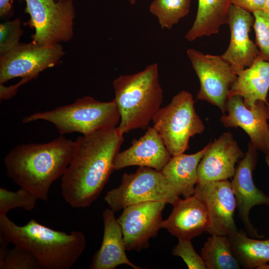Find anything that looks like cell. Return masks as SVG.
I'll return each mask as SVG.
<instances>
[{"instance_id": "6da1fadb", "label": "cell", "mask_w": 269, "mask_h": 269, "mask_svg": "<svg viewBox=\"0 0 269 269\" xmlns=\"http://www.w3.org/2000/svg\"><path fill=\"white\" fill-rule=\"evenodd\" d=\"M123 134L116 127L83 135L74 141L72 158L61 182L62 196L72 207H87L100 195L114 170Z\"/></svg>"}, {"instance_id": "7a4b0ae2", "label": "cell", "mask_w": 269, "mask_h": 269, "mask_svg": "<svg viewBox=\"0 0 269 269\" xmlns=\"http://www.w3.org/2000/svg\"><path fill=\"white\" fill-rule=\"evenodd\" d=\"M74 144L61 135L46 143L18 145L4 158L6 175L38 200L47 201L52 184L63 176L71 161Z\"/></svg>"}, {"instance_id": "3957f363", "label": "cell", "mask_w": 269, "mask_h": 269, "mask_svg": "<svg viewBox=\"0 0 269 269\" xmlns=\"http://www.w3.org/2000/svg\"><path fill=\"white\" fill-rule=\"evenodd\" d=\"M0 239L24 248L38 261L42 269H70L82 255L86 246L80 231L68 234L51 229L35 219L19 226L6 214H0Z\"/></svg>"}, {"instance_id": "277c9868", "label": "cell", "mask_w": 269, "mask_h": 269, "mask_svg": "<svg viewBox=\"0 0 269 269\" xmlns=\"http://www.w3.org/2000/svg\"><path fill=\"white\" fill-rule=\"evenodd\" d=\"M113 86L121 119L117 127L123 134L137 129H145L163 101L156 63L133 74L122 75Z\"/></svg>"}, {"instance_id": "5b68a950", "label": "cell", "mask_w": 269, "mask_h": 269, "mask_svg": "<svg viewBox=\"0 0 269 269\" xmlns=\"http://www.w3.org/2000/svg\"><path fill=\"white\" fill-rule=\"evenodd\" d=\"M120 119L114 100L101 102L92 97L85 96L71 104L34 113L23 118L22 123L45 120L52 123L61 135L74 132L86 135L116 128Z\"/></svg>"}, {"instance_id": "8992f818", "label": "cell", "mask_w": 269, "mask_h": 269, "mask_svg": "<svg viewBox=\"0 0 269 269\" xmlns=\"http://www.w3.org/2000/svg\"><path fill=\"white\" fill-rule=\"evenodd\" d=\"M152 121L172 156L184 153L189 148L190 138L201 134L205 129L194 108L192 94L185 90L160 108Z\"/></svg>"}, {"instance_id": "52a82bcc", "label": "cell", "mask_w": 269, "mask_h": 269, "mask_svg": "<svg viewBox=\"0 0 269 269\" xmlns=\"http://www.w3.org/2000/svg\"><path fill=\"white\" fill-rule=\"evenodd\" d=\"M179 196L161 171L140 166L134 173L123 175L121 184L104 197L110 209L119 211L131 205L163 201L173 205Z\"/></svg>"}, {"instance_id": "ba28073f", "label": "cell", "mask_w": 269, "mask_h": 269, "mask_svg": "<svg viewBox=\"0 0 269 269\" xmlns=\"http://www.w3.org/2000/svg\"><path fill=\"white\" fill-rule=\"evenodd\" d=\"M33 42L53 46L71 40L76 16L73 0H24Z\"/></svg>"}, {"instance_id": "9c48e42d", "label": "cell", "mask_w": 269, "mask_h": 269, "mask_svg": "<svg viewBox=\"0 0 269 269\" xmlns=\"http://www.w3.org/2000/svg\"><path fill=\"white\" fill-rule=\"evenodd\" d=\"M187 55L200 81L197 98L205 100L226 112L230 90L237 78V74L222 56L205 54L189 48Z\"/></svg>"}, {"instance_id": "30bf717a", "label": "cell", "mask_w": 269, "mask_h": 269, "mask_svg": "<svg viewBox=\"0 0 269 269\" xmlns=\"http://www.w3.org/2000/svg\"><path fill=\"white\" fill-rule=\"evenodd\" d=\"M64 54L60 44L48 46L33 41L20 43L0 57V84L16 77L31 80L41 72L56 65Z\"/></svg>"}, {"instance_id": "8fae6325", "label": "cell", "mask_w": 269, "mask_h": 269, "mask_svg": "<svg viewBox=\"0 0 269 269\" xmlns=\"http://www.w3.org/2000/svg\"><path fill=\"white\" fill-rule=\"evenodd\" d=\"M166 203L149 201L131 205L123 209L117 219L127 251L137 252L149 247V240L162 228V214Z\"/></svg>"}, {"instance_id": "7c38bea8", "label": "cell", "mask_w": 269, "mask_h": 269, "mask_svg": "<svg viewBox=\"0 0 269 269\" xmlns=\"http://www.w3.org/2000/svg\"><path fill=\"white\" fill-rule=\"evenodd\" d=\"M204 204L209 217L207 232L229 236L238 230L234 219L237 208L231 183L228 180L197 184L194 194Z\"/></svg>"}, {"instance_id": "4fadbf2b", "label": "cell", "mask_w": 269, "mask_h": 269, "mask_svg": "<svg viewBox=\"0 0 269 269\" xmlns=\"http://www.w3.org/2000/svg\"><path fill=\"white\" fill-rule=\"evenodd\" d=\"M257 158V150L250 142L247 152L238 162L231 183L236 201L238 217L246 232L252 238L261 239L264 236L259 234L249 218V213L253 207L261 205L269 206V196L259 189L253 181V172Z\"/></svg>"}, {"instance_id": "5bb4252c", "label": "cell", "mask_w": 269, "mask_h": 269, "mask_svg": "<svg viewBox=\"0 0 269 269\" xmlns=\"http://www.w3.org/2000/svg\"><path fill=\"white\" fill-rule=\"evenodd\" d=\"M226 112L227 115L223 114L220 119L223 125L242 128L249 136L254 148L266 154L269 150V105L259 101L250 109L242 97L235 95L228 98Z\"/></svg>"}, {"instance_id": "9a60e30c", "label": "cell", "mask_w": 269, "mask_h": 269, "mask_svg": "<svg viewBox=\"0 0 269 269\" xmlns=\"http://www.w3.org/2000/svg\"><path fill=\"white\" fill-rule=\"evenodd\" d=\"M197 168V184L228 180L233 177L236 164L244 153L231 133L226 132L207 145Z\"/></svg>"}, {"instance_id": "2e32d148", "label": "cell", "mask_w": 269, "mask_h": 269, "mask_svg": "<svg viewBox=\"0 0 269 269\" xmlns=\"http://www.w3.org/2000/svg\"><path fill=\"white\" fill-rule=\"evenodd\" d=\"M254 22V16L250 12L231 4L227 21L230 30V43L222 56L237 75L250 67L260 54L249 35Z\"/></svg>"}, {"instance_id": "e0dca14e", "label": "cell", "mask_w": 269, "mask_h": 269, "mask_svg": "<svg viewBox=\"0 0 269 269\" xmlns=\"http://www.w3.org/2000/svg\"><path fill=\"white\" fill-rule=\"evenodd\" d=\"M171 157L158 133L149 127L143 135L133 140L129 148L116 154L113 168L119 170L137 165L160 171Z\"/></svg>"}, {"instance_id": "ac0fdd59", "label": "cell", "mask_w": 269, "mask_h": 269, "mask_svg": "<svg viewBox=\"0 0 269 269\" xmlns=\"http://www.w3.org/2000/svg\"><path fill=\"white\" fill-rule=\"evenodd\" d=\"M162 228L178 239L191 240L207 231L209 215L204 204L194 194L179 199L173 205Z\"/></svg>"}, {"instance_id": "d6986e66", "label": "cell", "mask_w": 269, "mask_h": 269, "mask_svg": "<svg viewBox=\"0 0 269 269\" xmlns=\"http://www.w3.org/2000/svg\"><path fill=\"white\" fill-rule=\"evenodd\" d=\"M115 211L107 208L103 213L104 234L100 249L93 257L90 269H115L120 265H127L134 269L141 268L132 263L126 253L121 227Z\"/></svg>"}, {"instance_id": "ffe728a7", "label": "cell", "mask_w": 269, "mask_h": 269, "mask_svg": "<svg viewBox=\"0 0 269 269\" xmlns=\"http://www.w3.org/2000/svg\"><path fill=\"white\" fill-rule=\"evenodd\" d=\"M269 90V60L263 59L259 55L250 67L238 74L229 97L240 96L246 106L251 109L259 101L269 105L267 99Z\"/></svg>"}, {"instance_id": "44dd1931", "label": "cell", "mask_w": 269, "mask_h": 269, "mask_svg": "<svg viewBox=\"0 0 269 269\" xmlns=\"http://www.w3.org/2000/svg\"><path fill=\"white\" fill-rule=\"evenodd\" d=\"M207 147L193 154L183 153L172 156L160 171L179 196L186 198L194 195L198 166Z\"/></svg>"}, {"instance_id": "7402d4cb", "label": "cell", "mask_w": 269, "mask_h": 269, "mask_svg": "<svg viewBox=\"0 0 269 269\" xmlns=\"http://www.w3.org/2000/svg\"><path fill=\"white\" fill-rule=\"evenodd\" d=\"M232 0H198L195 19L185 38L189 41L219 32L220 26L227 23Z\"/></svg>"}, {"instance_id": "603a6c76", "label": "cell", "mask_w": 269, "mask_h": 269, "mask_svg": "<svg viewBox=\"0 0 269 269\" xmlns=\"http://www.w3.org/2000/svg\"><path fill=\"white\" fill-rule=\"evenodd\" d=\"M227 237L235 257L244 268L260 269L269 262V239L249 238L242 230Z\"/></svg>"}, {"instance_id": "cb8c5ba5", "label": "cell", "mask_w": 269, "mask_h": 269, "mask_svg": "<svg viewBox=\"0 0 269 269\" xmlns=\"http://www.w3.org/2000/svg\"><path fill=\"white\" fill-rule=\"evenodd\" d=\"M201 256L207 269H239L227 236L211 235L201 249Z\"/></svg>"}, {"instance_id": "d4e9b609", "label": "cell", "mask_w": 269, "mask_h": 269, "mask_svg": "<svg viewBox=\"0 0 269 269\" xmlns=\"http://www.w3.org/2000/svg\"><path fill=\"white\" fill-rule=\"evenodd\" d=\"M191 0H153L150 12L157 18L162 29H171L189 11Z\"/></svg>"}, {"instance_id": "484cf974", "label": "cell", "mask_w": 269, "mask_h": 269, "mask_svg": "<svg viewBox=\"0 0 269 269\" xmlns=\"http://www.w3.org/2000/svg\"><path fill=\"white\" fill-rule=\"evenodd\" d=\"M38 199L30 191L21 187L16 191L0 188V214H6L10 210L22 208L30 211L36 205Z\"/></svg>"}, {"instance_id": "4316f807", "label": "cell", "mask_w": 269, "mask_h": 269, "mask_svg": "<svg viewBox=\"0 0 269 269\" xmlns=\"http://www.w3.org/2000/svg\"><path fill=\"white\" fill-rule=\"evenodd\" d=\"M0 269H42L34 255L28 250L14 245L8 250Z\"/></svg>"}, {"instance_id": "83f0119b", "label": "cell", "mask_w": 269, "mask_h": 269, "mask_svg": "<svg viewBox=\"0 0 269 269\" xmlns=\"http://www.w3.org/2000/svg\"><path fill=\"white\" fill-rule=\"evenodd\" d=\"M22 34L21 21L18 18L0 24V57L19 44Z\"/></svg>"}, {"instance_id": "f1b7e54d", "label": "cell", "mask_w": 269, "mask_h": 269, "mask_svg": "<svg viewBox=\"0 0 269 269\" xmlns=\"http://www.w3.org/2000/svg\"><path fill=\"white\" fill-rule=\"evenodd\" d=\"M253 27L256 33L257 45L260 56L269 60V12L261 10L253 13Z\"/></svg>"}, {"instance_id": "f546056e", "label": "cell", "mask_w": 269, "mask_h": 269, "mask_svg": "<svg viewBox=\"0 0 269 269\" xmlns=\"http://www.w3.org/2000/svg\"><path fill=\"white\" fill-rule=\"evenodd\" d=\"M172 255L182 258L189 269H206L204 261L195 251L191 240L178 239Z\"/></svg>"}, {"instance_id": "4dcf8cb0", "label": "cell", "mask_w": 269, "mask_h": 269, "mask_svg": "<svg viewBox=\"0 0 269 269\" xmlns=\"http://www.w3.org/2000/svg\"><path fill=\"white\" fill-rule=\"evenodd\" d=\"M232 4L253 13L258 10H264L265 0H232Z\"/></svg>"}, {"instance_id": "1f68e13d", "label": "cell", "mask_w": 269, "mask_h": 269, "mask_svg": "<svg viewBox=\"0 0 269 269\" xmlns=\"http://www.w3.org/2000/svg\"><path fill=\"white\" fill-rule=\"evenodd\" d=\"M30 81L27 78H22L17 83L9 86H5L3 84H0V100H8L14 96L19 87Z\"/></svg>"}, {"instance_id": "d6a6232c", "label": "cell", "mask_w": 269, "mask_h": 269, "mask_svg": "<svg viewBox=\"0 0 269 269\" xmlns=\"http://www.w3.org/2000/svg\"><path fill=\"white\" fill-rule=\"evenodd\" d=\"M13 0H0V16L4 17L10 13Z\"/></svg>"}, {"instance_id": "836d02e7", "label": "cell", "mask_w": 269, "mask_h": 269, "mask_svg": "<svg viewBox=\"0 0 269 269\" xmlns=\"http://www.w3.org/2000/svg\"><path fill=\"white\" fill-rule=\"evenodd\" d=\"M264 10L269 12V0H265V7Z\"/></svg>"}, {"instance_id": "e575fe53", "label": "cell", "mask_w": 269, "mask_h": 269, "mask_svg": "<svg viewBox=\"0 0 269 269\" xmlns=\"http://www.w3.org/2000/svg\"><path fill=\"white\" fill-rule=\"evenodd\" d=\"M266 161L268 167H269V150L266 153Z\"/></svg>"}, {"instance_id": "d590c367", "label": "cell", "mask_w": 269, "mask_h": 269, "mask_svg": "<svg viewBox=\"0 0 269 269\" xmlns=\"http://www.w3.org/2000/svg\"><path fill=\"white\" fill-rule=\"evenodd\" d=\"M128 1L131 4H134L136 2V0H128Z\"/></svg>"}]
</instances>
